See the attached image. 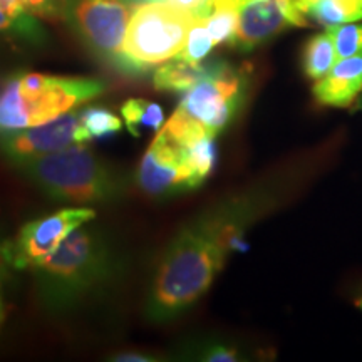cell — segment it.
<instances>
[{"instance_id":"10","label":"cell","mask_w":362,"mask_h":362,"mask_svg":"<svg viewBox=\"0 0 362 362\" xmlns=\"http://www.w3.org/2000/svg\"><path fill=\"white\" fill-rule=\"evenodd\" d=\"M78 143L83 144L81 112L78 111H69L49 123L33 128L0 133V153L13 166Z\"/></svg>"},{"instance_id":"20","label":"cell","mask_w":362,"mask_h":362,"mask_svg":"<svg viewBox=\"0 0 362 362\" xmlns=\"http://www.w3.org/2000/svg\"><path fill=\"white\" fill-rule=\"evenodd\" d=\"M214 47L215 42L210 30H208L206 17L197 16V19H194L192 27H189L185 47L181 49V52L176 57L183 59V61L193 62V64H200Z\"/></svg>"},{"instance_id":"23","label":"cell","mask_w":362,"mask_h":362,"mask_svg":"<svg viewBox=\"0 0 362 362\" xmlns=\"http://www.w3.org/2000/svg\"><path fill=\"white\" fill-rule=\"evenodd\" d=\"M11 269H13L11 260L7 257L6 240H0V324L6 317V304H4V293H6L7 280L11 275Z\"/></svg>"},{"instance_id":"17","label":"cell","mask_w":362,"mask_h":362,"mask_svg":"<svg viewBox=\"0 0 362 362\" xmlns=\"http://www.w3.org/2000/svg\"><path fill=\"white\" fill-rule=\"evenodd\" d=\"M339 61L336 44L329 33L312 37L305 45L304 71L310 79L324 78Z\"/></svg>"},{"instance_id":"8","label":"cell","mask_w":362,"mask_h":362,"mask_svg":"<svg viewBox=\"0 0 362 362\" xmlns=\"http://www.w3.org/2000/svg\"><path fill=\"white\" fill-rule=\"evenodd\" d=\"M96 216L90 208H66L25 223L13 240H6L7 257L16 270L34 269L47 259L76 228Z\"/></svg>"},{"instance_id":"24","label":"cell","mask_w":362,"mask_h":362,"mask_svg":"<svg viewBox=\"0 0 362 362\" xmlns=\"http://www.w3.org/2000/svg\"><path fill=\"white\" fill-rule=\"evenodd\" d=\"M138 2V0H136ZM143 2H165L176 6L185 11L194 13V16H203L206 17L210 13V8L214 6L215 0H143Z\"/></svg>"},{"instance_id":"30","label":"cell","mask_w":362,"mask_h":362,"mask_svg":"<svg viewBox=\"0 0 362 362\" xmlns=\"http://www.w3.org/2000/svg\"><path fill=\"white\" fill-rule=\"evenodd\" d=\"M354 2H357V4H361V6H362V0H354Z\"/></svg>"},{"instance_id":"3","label":"cell","mask_w":362,"mask_h":362,"mask_svg":"<svg viewBox=\"0 0 362 362\" xmlns=\"http://www.w3.org/2000/svg\"><path fill=\"white\" fill-rule=\"evenodd\" d=\"M16 168L56 202L107 203L124 192V181L116 170L81 143L25 161Z\"/></svg>"},{"instance_id":"18","label":"cell","mask_w":362,"mask_h":362,"mask_svg":"<svg viewBox=\"0 0 362 362\" xmlns=\"http://www.w3.org/2000/svg\"><path fill=\"white\" fill-rule=\"evenodd\" d=\"M214 139V136L205 134L192 143L183 144L185 149H187V160L197 188L210 176L215 166L216 148Z\"/></svg>"},{"instance_id":"5","label":"cell","mask_w":362,"mask_h":362,"mask_svg":"<svg viewBox=\"0 0 362 362\" xmlns=\"http://www.w3.org/2000/svg\"><path fill=\"white\" fill-rule=\"evenodd\" d=\"M194 19V13L171 4H138L126 33L119 71L144 74L178 56Z\"/></svg>"},{"instance_id":"22","label":"cell","mask_w":362,"mask_h":362,"mask_svg":"<svg viewBox=\"0 0 362 362\" xmlns=\"http://www.w3.org/2000/svg\"><path fill=\"white\" fill-rule=\"evenodd\" d=\"M336 44L337 59H346L352 56H362V24L336 25L327 29Z\"/></svg>"},{"instance_id":"29","label":"cell","mask_w":362,"mask_h":362,"mask_svg":"<svg viewBox=\"0 0 362 362\" xmlns=\"http://www.w3.org/2000/svg\"><path fill=\"white\" fill-rule=\"evenodd\" d=\"M356 304H357V307H361V309H362V297H361V298H357Z\"/></svg>"},{"instance_id":"2","label":"cell","mask_w":362,"mask_h":362,"mask_svg":"<svg viewBox=\"0 0 362 362\" xmlns=\"http://www.w3.org/2000/svg\"><path fill=\"white\" fill-rule=\"evenodd\" d=\"M34 272L44 304L62 310L101 288L116 274V257L101 233L79 226Z\"/></svg>"},{"instance_id":"28","label":"cell","mask_w":362,"mask_h":362,"mask_svg":"<svg viewBox=\"0 0 362 362\" xmlns=\"http://www.w3.org/2000/svg\"><path fill=\"white\" fill-rule=\"evenodd\" d=\"M115 361H119V362H148V361H153V357H146L144 354H136V352H128V354H121V356H116Z\"/></svg>"},{"instance_id":"15","label":"cell","mask_w":362,"mask_h":362,"mask_svg":"<svg viewBox=\"0 0 362 362\" xmlns=\"http://www.w3.org/2000/svg\"><path fill=\"white\" fill-rule=\"evenodd\" d=\"M126 128L133 136H141L143 131H160L165 123V112L156 103L146 99H128L121 106Z\"/></svg>"},{"instance_id":"13","label":"cell","mask_w":362,"mask_h":362,"mask_svg":"<svg viewBox=\"0 0 362 362\" xmlns=\"http://www.w3.org/2000/svg\"><path fill=\"white\" fill-rule=\"evenodd\" d=\"M298 8L324 27H336L362 19V6L354 0H297Z\"/></svg>"},{"instance_id":"6","label":"cell","mask_w":362,"mask_h":362,"mask_svg":"<svg viewBox=\"0 0 362 362\" xmlns=\"http://www.w3.org/2000/svg\"><path fill=\"white\" fill-rule=\"evenodd\" d=\"M247 88L243 72L225 62H214L208 64L206 74L185 93L175 115L215 138L238 115Z\"/></svg>"},{"instance_id":"9","label":"cell","mask_w":362,"mask_h":362,"mask_svg":"<svg viewBox=\"0 0 362 362\" xmlns=\"http://www.w3.org/2000/svg\"><path fill=\"white\" fill-rule=\"evenodd\" d=\"M136 183L144 193L156 198L173 197L197 188L187 160V149L163 128L139 163Z\"/></svg>"},{"instance_id":"21","label":"cell","mask_w":362,"mask_h":362,"mask_svg":"<svg viewBox=\"0 0 362 362\" xmlns=\"http://www.w3.org/2000/svg\"><path fill=\"white\" fill-rule=\"evenodd\" d=\"M0 35H13L27 42L37 44L44 39V30L34 17L24 21L16 19L0 6Z\"/></svg>"},{"instance_id":"25","label":"cell","mask_w":362,"mask_h":362,"mask_svg":"<svg viewBox=\"0 0 362 362\" xmlns=\"http://www.w3.org/2000/svg\"><path fill=\"white\" fill-rule=\"evenodd\" d=\"M202 359L210 362H232L237 361L238 356L232 347L225 346V344H210V346L202 352Z\"/></svg>"},{"instance_id":"1","label":"cell","mask_w":362,"mask_h":362,"mask_svg":"<svg viewBox=\"0 0 362 362\" xmlns=\"http://www.w3.org/2000/svg\"><path fill=\"white\" fill-rule=\"evenodd\" d=\"M216 221H197L176 237L158 265L148 312L155 320L180 315L205 293L226 255L225 235Z\"/></svg>"},{"instance_id":"4","label":"cell","mask_w":362,"mask_h":362,"mask_svg":"<svg viewBox=\"0 0 362 362\" xmlns=\"http://www.w3.org/2000/svg\"><path fill=\"white\" fill-rule=\"evenodd\" d=\"M104 89L98 79L19 72L0 89V133L49 123L101 96Z\"/></svg>"},{"instance_id":"19","label":"cell","mask_w":362,"mask_h":362,"mask_svg":"<svg viewBox=\"0 0 362 362\" xmlns=\"http://www.w3.org/2000/svg\"><path fill=\"white\" fill-rule=\"evenodd\" d=\"M121 128H123V123L119 117L106 107H89L81 112L83 143L107 138V136L119 133Z\"/></svg>"},{"instance_id":"14","label":"cell","mask_w":362,"mask_h":362,"mask_svg":"<svg viewBox=\"0 0 362 362\" xmlns=\"http://www.w3.org/2000/svg\"><path fill=\"white\" fill-rule=\"evenodd\" d=\"M208 64L202 66L193 62L173 57V61H166L158 67L153 74V83L158 90H170V93H187L194 84L206 74Z\"/></svg>"},{"instance_id":"31","label":"cell","mask_w":362,"mask_h":362,"mask_svg":"<svg viewBox=\"0 0 362 362\" xmlns=\"http://www.w3.org/2000/svg\"><path fill=\"white\" fill-rule=\"evenodd\" d=\"M361 107H362V103H361Z\"/></svg>"},{"instance_id":"26","label":"cell","mask_w":362,"mask_h":362,"mask_svg":"<svg viewBox=\"0 0 362 362\" xmlns=\"http://www.w3.org/2000/svg\"><path fill=\"white\" fill-rule=\"evenodd\" d=\"M277 4L288 24L296 27L307 25V17L300 12V8H298L297 0H277Z\"/></svg>"},{"instance_id":"7","label":"cell","mask_w":362,"mask_h":362,"mask_svg":"<svg viewBox=\"0 0 362 362\" xmlns=\"http://www.w3.org/2000/svg\"><path fill=\"white\" fill-rule=\"evenodd\" d=\"M134 8L136 0H64L62 11L86 47L119 71Z\"/></svg>"},{"instance_id":"16","label":"cell","mask_w":362,"mask_h":362,"mask_svg":"<svg viewBox=\"0 0 362 362\" xmlns=\"http://www.w3.org/2000/svg\"><path fill=\"white\" fill-rule=\"evenodd\" d=\"M242 0H215L206 16V25L215 45L232 44L237 34Z\"/></svg>"},{"instance_id":"11","label":"cell","mask_w":362,"mask_h":362,"mask_svg":"<svg viewBox=\"0 0 362 362\" xmlns=\"http://www.w3.org/2000/svg\"><path fill=\"white\" fill-rule=\"evenodd\" d=\"M288 25L277 0H242L232 45L243 52L253 51Z\"/></svg>"},{"instance_id":"12","label":"cell","mask_w":362,"mask_h":362,"mask_svg":"<svg viewBox=\"0 0 362 362\" xmlns=\"http://www.w3.org/2000/svg\"><path fill=\"white\" fill-rule=\"evenodd\" d=\"M362 90V56L339 59L324 78L314 86V96L317 101L327 106L344 107Z\"/></svg>"},{"instance_id":"27","label":"cell","mask_w":362,"mask_h":362,"mask_svg":"<svg viewBox=\"0 0 362 362\" xmlns=\"http://www.w3.org/2000/svg\"><path fill=\"white\" fill-rule=\"evenodd\" d=\"M29 12H35L39 16H52L56 11L54 0H21Z\"/></svg>"}]
</instances>
